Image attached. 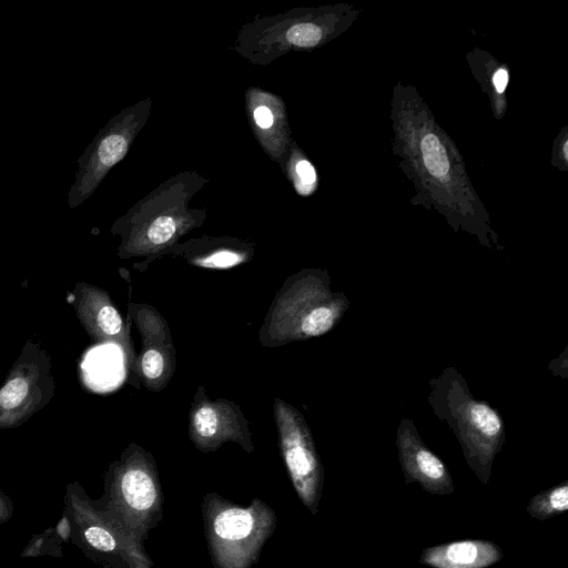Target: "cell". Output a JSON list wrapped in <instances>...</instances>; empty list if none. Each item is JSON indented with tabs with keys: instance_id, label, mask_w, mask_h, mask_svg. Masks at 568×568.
Here are the masks:
<instances>
[{
	"instance_id": "8",
	"label": "cell",
	"mask_w": 568,
	"mask_h": 568,
	"mask_svg": "<svg viewBox=\"0 0 568 568\" xmlns=\"http://www.w3.org/2000/svg\"><path fill=\"white\" fill-rule=\"evenodd\" d=\"M132 308L141 336L138 374L145 388L160 392L173 377L176 366L171 331L165 318L153 306L136 304Z\"/></svg>"
},
{
	"instance_id": "4",
	"label": "cell",
	"mask_w": 568,
	"mask_h": 568,
	"mask_svg": "<svg viewBox=\"0 0 568 568\" xmlns=\"http://www.w3.org/2000/svg\"><path fill=\"white\" fill-rule=\"evenodd\" d=\"M95 505L141 545L164 516V496L156 462L145 448L132 444L123 453Z\"/></svg>"
},
{
	"instance_id": "21",
	"label": "cell",
	"mask_w": 568,
	"mask_h": 568,
	"mask_svg": "<svg viewBox=\"0 0 568 568\" xmlns=\"http://www.w3.org/2000/svg\"><path fill=\"white\" fill-rule=\"evenodd\" d=\"M254 119H255L257 125L262 129L270 128L273 122L272 112L264 105H261L255 109Z\"/></svg>"
},
{
	"instance_id": "22",
	"label": "cell",
	"mask_w": 568,
	"mask_h": 568,
	"mask_svg": "<svg viewBox=\"0 0 568 568\" xmlns=\"http://www.w3.org/2000/svg\"><path fill=\"white\" fill-rule=\"evenodd\" d=\"M13 505L11 499L0 490V524L6 523L12 516Z\"/></svg>"
},
{
	"instance_id": "16",
	"label": "cell",
	"mask_w": 568,
	"mask_h": 568,
	"mask_svg": "<svg viewBox=\"0 0 568 568\" xmlns=\"http://www.w3.org/2000/svg\"><path fill=\"white\" fill-rule=\"evenodd\" d=\"M321 38V29L312 23L295 24L286 33L287 41L298 47H313Z\"/></svg>"
},
{
	"instance_id": "20",
	"label": "cell",
	"mask_w": 568,
	"mask_h": 568,
	"mask_svg": "<svg viewBox=\"0 0 568 568\" xmlns=\"http://www.w3.org/2000/svg\"><path fill=\"white\" fill-rule=\"evenodd\" d=\"M53 530L60 541H69L71 539V523L65 511H63L62 518Z\"/></svg>"
},
{
	"instance_id": "6",
	"label": "cell",
	"mask_w": 568,
	"mask_h": 568,
	"mask_svg": "<svg viewBox=\"0 0 568 568\" xmlns=\"http://www.w3.org/2000/svg\"><path fill=\"white\" fill-rule=\"evenodd\" d=\"M278 447L303 506L317 515L324 485V468L317 454L311 429L303 415L284 399L273 404Z\"/></svg>"
},
{
	"instance_id": "19",
	"label": "cell",
	"mask_w": 568,
	"mask_h": 568,
	"mask_svg": "<svg viewBox=\"0 0 568 568\" xmlns=\"http://www.w3.org/2000/svg\"><path fill=\"white\" fill-rule=\"evenodd\" d=\"M296 173L305 184H313L316 180V173L312 164L306 160H301L296 164Z\"/></svg>"
},
{
	"instance_id": "13",
	"label": "cell",
	"mask_w": 568,
	"mask_h": 568,
	"mask_svg": "<svg viewBox=\"0 0 568 568\" xmlns=\"http://www.w3.org/2000/svg\"><path fill=\"white\" fill-rule=\"evenodd\" d=\"M420 149L428 172L438 178L445 176L449 170V161L439 139L433 133L425 135Z\"/></svg>"
},
{
	"instance_id": "23",
	"label": "cell",
	"mask_w": 568,
	"mask_h": 568,
	"mask_svg": "<svg viewBox=\"0 0 568 568\" xmlns=\"http://www.w3.org/2000/svg\"><path fill=\"white\" fill-rule=\"evenodd\" d=\"M508 83V73L506 70L500 69L494 75V84L497 92L501 93Z\"/></svg>"
},
{
	"instance_id": "11",
	"label": "cell",
	"mask_w": 568,
	"mask_h": 568,
	"mask_svg": "<svg viewBox=\"0 0 568 568\" xmlns=\"http://www.w3.org/2000/svg\"><path fill=\"white\" fill-rule=\"evenodd\" d=\"M568 509V480L542 490L528 503L527 513L531 518L546 520Z\"/></svg>"
},
{
	"instance_id": "7",
	"label": "cell",
	"mask_w": 568,
	"mask_h": 568,
	"mask_svg": "<svg viewBox=\"0 0 568 568\" xmlns=\"http://www.w3.org/2000/svg\"><path fill=\"white\" fill-rule=\"evenodd\" d=\"M250 424L236 403L212 399L204 386H197L189 412V437L196 449L212 453L232 442L252 454L255 447Z\"/></svg>"
},
{
	"instance_id": "15",
	"label": "cell",
	"mask_w": 568,
	"mask_h": 568,
	"mask_svg": "<svg viewBox=\"0 0 568 568\" xmlns=\"http://www.w3.org/2000/svg\"><path fill=\"white\" fill-rule=\"evenodd\" d=\"M97 325L102 334L116 337L123 334V321L121 314L111 304H103L97 313Z\"/></svg>"
},
{
	"instance_id": "2",
	"label": "cell",
	"mask_w": 568,
	"mask_h": 568,
	"mask_svg": "<svg viewBox=\"0 0 568 568\" xmlns=\"http://www.w3.org/2000/svg\"><path fill=\"white\" fill-rule=\"evenodd\" d=\"M428 402L457 438L466 463L483 484H488L493 463L506 439L505 424L489 403L476 399L465 378L448 367L429 381Z\"/></svg>"
},
{
	"instance_id": "17",
	"label": "cell",
	"mask_w": 568,
	"mask_h": 568,
	"mask_svg": "<svg viewBox=\"0 0 568 568\" xmlns=\"http://www.w3.org/2000/svg\"><path fill=\"white\" fill-rule=\"evenodd\" d=\"M28 383L17 377L7 383L0 389V407L11 409L17 407L26 398L28 394Z\"/></svg>"
},
{
	"instance_id": "5",
	"label": "cell",
	"mask_w": 568,
	"mask_h": 568,
	"mask_svg": "<svg viewBox=\"0 0 568 568\" xmlns=\"http://www.w3.org/2000/svg\"><path fill=\"white\" fill-rule=\"evenodd\" d=\"M64 500L71 539L91 560L103 568H153L144 545L102 511L81 487H69Z\"/></svg>"
},
{
	"instance_id": "18",
	"label": "cell",
	"mask_w": 568,
	"mask_h": 568,
	"mask_svg": "<svg viewBox=\"0 0 568 568\" xmlns=\"http://www.w3.org/2000/svg\"><path fill=\"white\" fill-rule=\"evenodd\" d=\"M55 538L58 537L55 536L54 530L49 528L43 534L34 536L30 540L29 545L24 548L21 556L37 557L45 554L55 555L54 550L58 549L49 546L50 541L54 540Z\"/></svg>"
},
{
	"instance_id": "9",
	"label": "cell",
	"mask_w": 568,
	"mask_h": 568,
	"mask_svg": "<svg viewBox=\"0 0 568 568\" xmlns=\"http://www.w3.org/2000/svg\"><path fill=\"white\" fill-rule=\"evenodd\" d=\"M396 445L405 483H417L433 495L454 491L453 477L445 463L422 440L414 423L403 419L397 429Z\"/></svg>"
},
{
	"instance_id": "10",
	"label": "cell",
	"mask_w": 568,
	"mask_h": 568,
	"mask_svg": "<svg viewBox=\"0 0 568 568\" xmlns=\"http://www.w3.org/2000/svg\"><path fill=\"white\" fill-rule=\"evenodd\" d=\"M501 548L485 539H465L426 547L419 562L433 568H487L500 561Z\"/></svg>"
},
{
	"instance_id": "3",
	"label": "cell",
	"mask_w": 568,
	"mask_h": 568,
	"mask_svg": "<svg viewBox=\"0 0 568 568\" xmlns=\"http://www.w3.org/2000/svg\"><path fill=\"white\" fill-rule=\"evenodd\" d=\"M201 511L214 568H252L277 523L274 509L261 498L244 507L217 493H207Z\"/></svg>"
},
{
	"instance_id": "14",
	"label": "cell",
	"mask_w": 568,
	"mask_h": 568,
	"mask_svg": "<svg viewBox=\"0 0 568 568\" xmlns=\"http://www.w3.org/2000/svg\"><path fill=\"white\" fill-rule=\"evenodd\" d=\"M176 234V223L171 216H160L151 222L144 233V243L156 250L170 243ZM148 248V250H149Z\"/></svg>"
},
{
	"instance_id": "24",
	"label": "cell",
	"mask_w": 568,
	"mask_h": 568,
	"mask_svg": "<svg viewBox=\"0 0 568 568\" xmlns=\"http://www.w3.org/2000/svg\"><path fill=\"white\" fill-rule=\"evenodd\" d=\"M564 153H565V156L567 158V143H565Z\"/></svg>"
},
{
	"instance_id": "1",
	"label": "cell",
	"mask_w": 568,
	"mask_h": 568,
	"mask_svg": "<svg viewBox=\"0 0 568 568\" xmlns=\"http://www.w3.org/2000/svg\"><path fill=\"white\" fill-rule=\"evenodd\" d=\"M348 308L343 293L333 292L329 276L320 270L290 275L270 304L258 334L265 347L322 336Z\"/></svg>"
},
{
	"instance_id": "12",
	"label": "cell",
	"mask_w": 568,
	"mask_h": 568,
	"mask_svg": "<svg viewBox=\"0 0 568 568\" xmlns=\"http://www.w3.org/2000/svg\"><path fill=\"white\" fill-rule=\"evenodd\" d=\"M247 260L248 254L245 251L230 247H217L204 254L187 257L190 264L210 270L232 268L245 263Z\"/></svg>"
}]
</instances>
